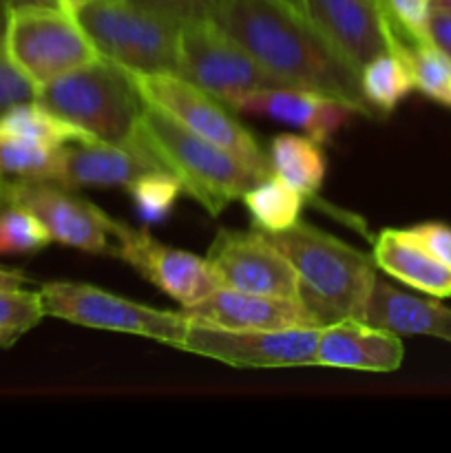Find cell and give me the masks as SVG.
<instances>
[{
    "mask_svg": "<svg viewBox=\"0 0 451 453\" xmlns=\"http://www.w3.org/2000/svg\"><path fill=\"white\" fill-rule=\"evenodd\" d=\"M188 319L230 330H290L321 327L312 310L301 299L255 295V292L217 288L210 296L190 308H181Z\"/></svg>",
    "mask_w": 451,
    "mask_h": 453,
    "instance_id": "obj_17",
    "label": "cell"
},
{
    "mask_svg": "<svg viewBox=\"0 0 451 453\" xmlns=\"http://www.w3.org/2000/svg\"><path fill=\"white\" fill-rule=\"evenodd\" d=\"M0 195L7 206L31 212L56 243L91 255H113L111 217L71 188L47 180H0Z\"/></svg>",
    "mask_w": 451,
    "mask_h": 453,
    "instance_id": "obj_10",
    "label": "cell"
},
{
    "mask_svg": "<svg viewBox=\"0 0 451 453\" xmlns=\"http://www.w3.org/2000/svg\"><path fill=\"white\" fill-rule=\"evenodd\" d=\"M126 190L135 203L137 217L144 224H159L166 219L180 195L184 193L181 181L166 168L144 173Z\"/></svg>",
    "mask_w": 451,
    "mask_h": 453,
    "instance_id": "obj_26",
    "label": "cell"
},
{
    "mask_svg": "<svg viewBox=\"0 0 451 453\" xmlns=\"http://www.w3.org/2000/svg\"><path fill=\"white\" fill-rule=\"evenodd\" d=\"M402 358L405 348L398 334L349 317L321 326L314 365L387 374L402 365Z\"/></svg>",
    "mask_w": 451,
    "mask_h": 453,
    "instance_id": "obj_18",
    "label": "cell"
},
{
    "mask_svg": "<svg viewBox=\"0 0 451 453\" xmlns=\"http://www.w3.org/2000/svg\"><path fill=\"white\" fill-rule=\"evenodd\" d=\"M356 319L398 336L420 334L451 343V308L398 290L378 277Z\"/></svg>",
    "mask_w": 451,
    "mask_h": 453,
    "instance_id": "obj_19",
    "label": "cell"
},
{
    "mask_svg": "<svg viewBox=\"0 0 451 453\" xmlns=\"http://www.w3.org/2000/svg\"><path fill=\"white\" fill-rule=\"evenodd\" d=\"M432 9H445V12H451V0H432Z\"/></svg>",
    "mask_w": 451,
    "mask_h": 453,
    "instance_id": "obj_39",
    "label": "cell"
},
{
    "mask_svg": "<svg viewBox=\"0 0 451 453\" xmlns=\"http://www.w3.org/2000/svg\"><path fill=\"white\" fill-rule=\"evenodd\" d=\"M303 16L332 49L358 71L378 53L409 51L394 31L380 0H301Z\"/></svg>",
    "mask_w": 451,
    "mask_h": 453,
    "instance_id": "obj_14",
    "label": "cell"
},
{
    "mask_svg": "<svg viewBox=\"0 0 451 453\" xmlns=\"http://www.w3.org/2000/svg\"><path fill=\"white\" fill-rule=\"evenodd\" d=\"M7 206V203H4V199H3V195H0V211H3V208Z\"/></svg>",
    "mask_w": 451,
    "mask_h": 453,
    "instance_id": "obj_42",
    "label": "cell"
},
{
    "mask_svg": "<svg viewBox=\"0 0 451 453\" xmlns=\"http://www.w3.org/2000/svg\"><path fill=\"white\" fill-rule=\"evenodd\" d=\"M164 168L144 142L133 146L75 140L60 149L56 184L65 188H128L140 175Z\"/></svg>",
    "mask_w": 451,
    "mask_h": 453,
    "instance_id": "obj_16",
    "label": "cell"
},
{
    "mask_svg": "<svg viewBox=\"0 0 451 453\" xmlns=\"http://www.w3.org/2000/svg\"><path fill=\"white\" fill-rule=\"evenodd\" d=\"M0 348H9V341H7V336L3 334V332H0Z\"/></svg>",
    "mask_w": 451,
    "mask_h": 453,
    "instance_id": "obj_41",
    "label": "cell"
},
{
    "mask_svg": "<svg viewBox=\"0 0 451 453\" xmlns=\"http://www.w3.org/2000/svg\"><path fill=\"white\" fill-rule=\"evenodd\" d=\"M252 228L261 233H281L301 221L305 197L277 175H265L241 197Z\"/></svg>",
    "mask_w": 451,
    "mask_h": 453,
    "instance_id": "obj_23",
    "label": "cell"
},
{
    "mask_svg": "<svg viewBox=\"0 0 451 453\" xmlns=\"http://www.w3.org/2000/svg\"><path fill=\"white\" fill-rule=\"evenodd\" d=\"M3 38L4 29H0V113L20 102L35 100V87L9 60Z\"/></svg>",
    "mask_w": 451,
    "mask_h": 453,
    "instance_id": "obj_32",
    "label": "cell"
},
{
    "mask_svg": "<svg viewBox=\"0 0 451 453\" xmlns=\"http://www.w3.org/2000/svg\"><path fill=\"white\" fill-rule=\"evenodd\" d=\"M7 0H0V29H4V20H7Z\"/></svg>",
    "mask_w": 451,
    "mask_h": 453,
    "instance_id": "obj_38",
    "label": "cell"
},
{
    "mask_svg": "<svg viewBox=\"0 0 451 453\" xmlns=\"http://www.w3.org/2000/svg\"><path fill=\"white\" fill-rule=\"evenodd\" d=\"M0 133L31 142V144L49 146V149H60V146L75 140H88L82 131L71 127L69 122L60 119L35 100L20 102V104H13L7 111H3L0 113Z\"/></svg>",
    "mask_w": 451,
    "mask_h": 453,
    "instance_id": "obj_24",
    "label": "cell"
},
{
    "mask_svg": "<svg viewBox=\"0 0 451 453\" xmlns=\"http://www.w3.org/2000/svg\"><path fill=\"white\" fill-rule=\"evenodd\" d=\"M277 3H283V4H287V7H292V9H296V12L303 13V7H301V0H277Z\"/></svg>",
    "mask_w": 451,
    "mask_h": 453,
    "instance_id": "obj_40",
    "label": "cell"
},
{
    "mask_svg": "<svg viewBox=\"0 0 451 453\" xmlns=\"http://www.w3.org/2000/svg\"><path fill=\"white\" fill-rule=\"evenodd\" d=\"M181 348L215 358L230 367H308L314 365L321 327L290 330H230L188 319Z\"/></svg>",
    "mask_w": 451,
    "mask_h": 453,
    "instance_id": "obj_11",
    "label": "cell"
},
{
    "mask_svg": "<svg viewBox=\"0 0 451 453\" xmlns=\"http://www.w3.org/2000/svg\"><path fill=\"white\" fill-rule=\"evenodd\" d=\"M371 259L385 274L423 295L433 299L451 296V268L429 255L418 242L407 234V230H380L371 246Z\"/></svg>",
    "mask_w": 451,
    "mask_h": 453,
    "instance_id": "obj_20",
    "label": "cell"
},
{
    "mask_svg": "<svg viewBox=\"0 0 451 453\" xmlns=\"http://www.w3.org/2000/svg\"><path fill=\"white\" fill-rule=\"evenodd\" d=\"M414 242H418L424 250L438 261L451 268V228L440 221H424L416 224L411 228H405Z\"/></svg>",
    "mask_w": 451,
    "mask_h": 453,
    "instance_id": "obj_33",
    "label": "cell"
},
{
    "mask_svg": "<svg viewBox=\"0 0 451 453\" xmlns=\"http://www.w3.org/2000/svg\"><path fill=\"white\" fill-rule=\"evenodd\" d=\"M427 35L429 42H432L438 51H442L447 58H451V12H445V9H432L427 22Z\"/></svg>",
    "mask_w": 451,
    "mask_h": 453,
    "instance_id": "obj_34",
    "label": "cell"
},
{
    "mask_svg": "<svg viewBox=\"0 0 451 453\" xmlns=\"http://www.w3.org/2000/svg\"><path fill=\"white\" fill-rule=\"evenodd\" d=\"M111 234L113 255L181 308L199 303L219 288V279L210 264L193 252L166 246L146 230L131 228L115 219H111Z\"/></svg>",
    "mask_w": 451,
    "mask_h": 453,
    "instance_id": "obj_12",
    "label": "cell"
},
{
    "mask_svg": "<svg viewBox=\"0 0 451 453\" xmlns=\"http://www.w3.org/2000/svg\"><path fill=\"white\" fill-rule=\"evenodd\" d=\"M4 51L35 88L100 60L78 16L62 7H13L4 20Z\"/></svg>",
    "mask_w": 451,
    "mask_h": 453,
    "instance_id": "obj_6",
    "label": "cell"
},
{
    "mask_svg": "<svg viewBox=\"0 0 451 453\" xmlns=\"http://www.w3.org/2000/svg\"><path fill=\"white\" fill-rule=\"evenodd\" d=\"M87 3H91V0H62V4H65L66 12H71V13H75L78 9H82Z\"/></svg>",
    "mask_w": 451,
    "mask_h": 453,
    "instance_id": "obj_37",
    "label": "cell"
},
{
    "mask_svg": "<svg viewBox=\"0 0 451 453\" xmlns=\"http://www.w3.org/2000/svg\"><path fill=\"white\" fill-rule=\"evenodd\" d=\"M268 162L270 173L281 177L305 199L317 197L325 181L327 159L323 144L308 135H294V133L277 135L270 142Z\"/></svg>",
    "mask_w": 451,
    "mask_h": 453,
    "instance_id": "obj_21",
    "label": "cell"
},
{
    "mask_svg": "<svg viewBox=\"0 0 451 453\" xmlns=\"http://www.w3.org/2000/svg\"><path fill=\"white\" fill-rule=\"evenodd\" d=\"M264 234L290 261L299 277L301 301L321 326L358 317L376 281L371 257L305 221Z\"/></svg>",
    "mask_w": 451,
    "mask_h": 453,
    "instance_id": "obj_2",
    "label": "cell"
},
{
    "mask_svg": "<svg viewBox=\"0 0 451 453\" xmlns=\"http://www.w3.org/2000/svg\"><path fill=\"white\" fill-rule=\"evenodd\" d=\"M394 31L409 51L416 44L429 42L427 22L432 13V0H380Z\"/></svg>",
    "mask_w": 451,
    "mask_h": 453,
    "instance_id": "obj_30",
    "label": "cell"
},
{
    "mask_svg": "<svg viewBox=\"0 0 451 453\" xmlns=\"http://www.w3.org/2000/svg\"><path fill=\"white\" fill-rule=\"evenodd\" d=\"M206 261L215 270L219 288L301 299L294 268L261 230H219Z\"/></svg>",
    "mask_w": 451,
    "mask_h": 453,
    "instance_id": "obj_13",
    "label": "cell"
},
{
    "mask_svg": "<svg viewBox=\"0 0 451 453\" xmlns=\"http://www.w3.org/2000/svg\"><path fill=\"white\" fill-rule=\"evenodd\" d=\"M60 149L31 144L0 133V180L53 181L60 166Z\"/></svg>",
    "mask_w": 451,
    "mask_h": 453,
    "instance_id": "obj_25",
    "label": "cell"
},
{
    "mask_svg": "<svg viewBox=\"0 0 451 453\" xmlns=\"http://www.w3.org/2000/svg\"><path fill=\"white\" fill-rule=\"evenodd\" d=\"M140 137L162 166L181 181L184 193L212 217L221 215L261 180L230 150L188 131L172 115L149 102L141 111Z\"/></svg>",
    "mask_w": 451,
    "mask_h": 453,
    "instance_id": "obj_3",
    "label": "cell"
},
{
    "mask_svg": "<svg viewBox=\"0 0 451 453\" xmlns=\"http://www.w3.org/2000/svg\"><path fill=\"white\" fill-rule=\"evenodd\" d=\"M416 88L411 51L378 53L361 69V91L376 115H387Z\"/></svg>",
    "mask_w": 451,
    "mask_h": 453,
    "instance_id": "obj_22",
    "label": "cell"
},
{
    "mask_svg": "<svg viewBox=\"0 0 451 453\" xmlns=\"http://www.w3.org/2000/svg\"><path fill=\"white\" fill-rule=\"evenodd\" d=\"M102 58L131 73H180V25L126 0H91L75 12Z\"/></svg>",
    "mask_w": 451,
    "mask_h": 453,
    "instance_id": "obj_5",
    "label": "cell"
},
{
    "mask_svg": "<svg viewBox=\"0 0 451 453\" xmlns=\"http://www.w3.org/2000/svg\"><path fill=\"white\" fill-rule=\"evenodd\" d=\"M230 111L286 124L318 144L334 140L352 115H358V111L345 102L294 87H272L246 93L230 104Z\"/></svg>",
    "mask_w": 451,
    "mask_h": 453,
    "instance_id": "obj_15",
    "label": "cell"
},
{
    "mask_svg": "<svg viewBox=\"0 0 451 453\" xmlns=\"http://www.w3.org/2000/svg\"><path fill=\"white\" fill-rule=\"evenodd\" d=\"M180 73L230 109L237 97L259 88L283 87L215 20L180 25Z\"/></svg>",
    "mask_w": 451,
    "mask_h": 453,
    "instance_id": "obj_8",
    "label": "cell"
},
{
    "mask_svg": "<svg viewBox=\"0 0 451 453\" xmlns=\"http://www.w3.org/2000/svg\"><path fill=\"white\" fill-rule=\"evenodd\" d=\"M212 20L283 87L323 93L354 106L361 118H376L363 97L358 71L296 9L277 0H224Z\"/></svg>",
    "mask_w": 451,
    "mask_h": 453,
    "instance_id": "obj_1",
    "label": "cell"
},
{
    "mask_svg": "<svg viewBox=\"0 0 451 453\" xmlns=\"http://www.w3.org/2000/svg\"><path fill=\"white\" fill-rule=\"evenodd\" d=\"M47 317L42 295L27 288L0 290V332L7 336L9 345L16 343L22 334L34 330Z\"/></svg>",
    "mask_w": 451,
    "mask_h": 453,
    "instance_id": "obj_29",
    "label": "cell"
},
{
    "mask_svg": "<svg viewBox=\"0 0 451 453\" xmlns=\"http://www.w3.org/2000/svg\"><path fill=\"white\" fill-rule=\"evenodd\" d=\"M31 283V279L27 277L22 270L13 268H3L0 265V290H13V288H27Z\"/></svg>",
    "mask_w": 451,
    "mask_h": 453,
    "instance_id": "obj_35",
    "label": "cell"
},
{
    "mask_svg": "<svg viewBox=\"0 0 451 453\" xmlns=\"http://www.w3.org/2000/svg\"><path fill=\"white\" fill-rule=\"evenodd\" d=\"M7 7H62V0H7Z\"/></svg>",
    "mask_w": 451,
    "mask_h": 453,
    "instance_id": "obj_36",
    "label": "cell"
},
{
    "mask_svg": "<svg viewBox=\"0 0 451 453\" xmlns=\"http://www.w3.org/2000/svg\"><path fill=\"white\" fill-rule=\"evenodd\" d=\"M35 102L88 140L124 146L141 142L140 118L146 100L131 73L106 58L35 88Z\"/></svg>",
    "mask_w": 451,
    "mask_h": 453,
    "instance_id": "obj_4",
    "label": "cell"
},
{
    "mask_svg": "<svg viewBox=\"0 0 451 453\" xmlns=\"http://www.w3.org/2000/svg\"><path fill=\"white\" fill-rule=\"evenodd\" d=\"M51 234L31 212L18 206L0 211V257L31 255L51 243Z\"/></svg>",
    "mask_w": 451,
    "mask_h": 453,
    "instance_id": "obj_27",
    "label": "cell"
},
{
    "mask_svg": "<svg viewBox=\"0 0 451 453\" xmlns=\"http://www.w3.org/2000/svg\"><path fill=\"white\" fill-rule=\"evenodd\" d=\"M40 295L47 317L62 319L91 330L144 336L177 349L181 348L190 323L184 312L150 308L91 283L49 281L42 283Z\"/></svg>",
    "mask_w": 451,
    "mask_h": 453,
    "instance_id": "obj_7",
    "label": "cell"
},
{
    "mask_svg": "<svg viewBox=\"0 0 451 453\" xmlns=\"http://www.w3.org/2000/svg\"><path fill=\"white\" fill-rule=\"evenodd\" d=\"M126 3L184 25L193 20H212L224 0H126Z\"/></svg>",
    "mask_w": 451,
    "mask_h": 453,
    "instance_id": "obj_31",
    "label": "cell"
},
{
    "mask_svg": "<svg viewBox=\"0 0 451 453\" xmlns=\"http://www.w3.org/2000/svg\"><path fill=\"white\" fill-rule=\"evenodd\" d=\"M131 78L149 104L159 106L188 131L230 150L256 175H270L268 153H264L255 135L230 113L224 102L177 73H131Z\"/></svg>",
    "mask_w": 451,
    "mask_h": 453,
    "instance_id": "obj_9",
    "label": "cell"
},
{
    "mask_svg": "<svg viewBox=\"0 0 451 453\" xmlns=\"http://www.w3.org/2000/svg\"><path fill=\"white\" fill-rule=\"evenodd\" d=\"M411 69L416 88L451 109V58L438 51L432 42H420L411 51Z\"/></svg>",
    "mask_w": 451,
    "mask_h": 453,
    "instance_id": "obj_28",
    "label": "cell"
}]
</instances>
